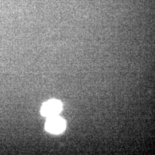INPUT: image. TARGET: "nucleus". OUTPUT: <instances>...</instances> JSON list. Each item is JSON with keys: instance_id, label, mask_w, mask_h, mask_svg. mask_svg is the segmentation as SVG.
<instances>
[{"instance_id": "2", "label": "nucleus", "mask_w": 155, "mask_h": 155, "mask_svg": "<svg viewBox=\"0 0 155 155\" xmlns=\"http://www.w3.org/2000/svg\"><path fill=\"white\" fill-rule=\"evenodd\" d=\"M62 109L61 103L56 100H51L45 103L41 109V113L47 117L58 116Z\"/></svg>"}, {"instance_id": "1", "label": "nucleus", "mask_w": 155, "mask_h": 155, "mask_svg": "<svg viewBox=\"0 0 155 155\" xmlns=\"http://www.w3.org/2000/svg\"><path fill=\"white\" fill-rule=\"evenodd\" d=\"M66 127V122L61 117L55 116L48 117L45 128L47 131L53 134L61 133Z\"/></svg>"}]
</instances>
